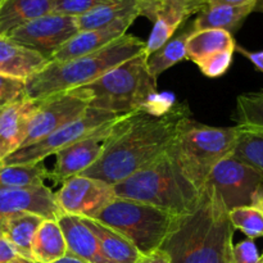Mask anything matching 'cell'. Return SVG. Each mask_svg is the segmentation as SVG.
Returning a JSON list of instances; mask_svg holds the SVG:
<instances>
[{
	"mask_svg": "<svg viewBox=\"0 0 263 263\" xmlns=\"http://www.w3.org/2000/svg\"><path fill=\"white\" fill-rule=\"evenodd\" d=\"M234 51H220V53L207 55L204 58H200L195 62L199 67L200 72L207 77H220L228 72L230 68L231 62H233Z\"/></svg>",
	"mask_w": 263,
	"mask_h": 263,
	"instance_id": "cell-32",
	"label": "cell"
},
{
	"mask_svg": "<svg viewBox=\"0 0 263 263\" xmlns=\"http://www.w3.org/2000/svg\"><path fill=\"white\" fill-rule=\"evenodd\" d=\"M0 236H2V230H0Z\"/></svg>",
	"mask_w": 263,
	"mask_h": 263,
	"instance_id": "cell-45",
	"label": "cell"
},
{
	"mask_svg": "<svg viewBox=\"0 0 263 263\" xmlns=\"http://www.w3.org/2000/svg\"><path fill=\"white\" fill-rule=\"evenodd\" d=\"M234 233L229 211L205 184L198 207L180 217L161 249L171 263H234Z\"/></svg>",
	"mask_w": 263,
	"mask_h": 263,
	"instance_id": "cell-2",
	"label": "cell"
},
{
	"mask_svg": "<svg viewBox=\"0 0 263 263\" xmlns=\"http://www.w3.org/2000/svg\"><path fill=\"white\" fill-rule=\"evenodd\" d=\"M116 197L138 200L176 217L189 215L199 204L202 192L185 176L170 154L113 185Z\"/></svg>",
	"mask_w": 263,
	"mask_h": 263,
	"instance_id": "cell-4",
	"label": "cell"
},
{
	"mask_svg": "<svg viewBox=\"0 0 263 263\" xmlns=\"http://www.w3.org/2000/svg\"><path fill=\"white\" fill-rule=\"evenodd\" d=\"M94 220L125 236L141 256H146L161 249L180 217L146 203L116 197Z\"/></svg>",
	"mask_w": 263,
	"mask_h": 263,
	"instance_id": "cell-7",
	"label": "cell"
},
{
	"mask_svg": "<svg viewBox=\"0 0 263 263\" xmlns=\"http://www.w3.org/2000/svg\"><path fill=\"white\" fill-rule=\"evenodd\" d=\"M239 126L212 127L190 121L181 131L170 154L182 174L202 192L216 164L231 156Z\"/></svg>",
	"mask_w": 263,
	"mask_h": 263,
	"instance_id": "cell-6",
	"label": "cell"
},
{
	"mask_svg": "<svg viewBox=\"0 0 263 263\" xmlns=\"http://www.w3.org/2000/svg\"><path fill=\"white\" fill-rule=\"evenodd\" d=\"M57 222L61 226L69 254L86 263H112L103 254L97 236L81 217L62 215Z\"/></svg>",
	"mask_w": 263,
	"mask_h": 263,
	"instance_id": "cell-18",
	"label": "cell"
},
{
	"mask_svg": "<svg viewBox=\"0 0 263 263\" xmlns=\"http://www.w3.org/2000/svg\"><path fill=\"white\" fill-rule=\"evenodd\" d=\"M37 107V100L25 98L0 110V166L22 146L28 123Z\"/></svg>",
	"mask_w": 263,
	"mask_h": 263,
	"instance_id": "cell-17",
	"label": "cell"
},
{
	"mask_svg": "<svg viewBox=\"0 0 263 263\" xmlns=\"http://www.w3.org/2000/svg\"><path fill=\"white\" fill-rule=\"evenodd\" d=\"M118 117H121V116H116L112 113L103 112V110L89 107L86 112L77 120L72 121L68 125L46 135L45 138L40 139V140L35 141L30 145L22 146L17 152L10 154L3 162L2 166L40 163L48 157L55 156L58 152L63 151L67 146L91 135L92 133H95L100 127Z\"/></svg>",
	"mask_w": 263,
	"mask_h": 263,
	"instance_id": "cell-8",
	"label": "cell"
},
{
	"mask_svg": "<svg viewBox=\"0 0 263 263\" xmlns=\"http://www.w3.org/2000/svg\"><path fill=\"white\" fill-rule=\"evenodd\" d=\"M207 184L217 193L226 210L247 207L263 192V176L252 167L234 157H228L216 164Z\"/></svg>",
	"mask_w": 263,
	"mask_h": 263,
	"instance_id": "cell-9",
	"label": "cell"
},
{
	"mask_svg": "<svg viewBox=\"0 0 263 263\" xmlns=\"http://www.w3.org/2000/svg\"><path fill=\"white\" fill-rule=\"evenodd\" d=\"M97 236L103 254L112 263H138L141 254L125 236L94 218H82Z\"/></svg>",
	"mask_w": 263,
	"mask_h": 263,
	"instance_id": "cell-23",
	"label": "cell"
},
{
	"mask_svg": "<svg viewBox=\"0 0 263 263\" xmlns=\"http://www.w3.org/2000/svg\"><path fill=\"white\" fill-rule=\"evenodd\" d=\"M89 107V97L80 87L39 100V107L28 123L22 146L30 145L77 120Z\"/></svg>",
	"mask_w": 263,
	"mask_h": 263,
	"instance_id": "cell-10",
	"label": "cell"
},
{
	"mask_svg": "<svg viewBox=\"0 0 263 263\" xmlns=\"http://www.w3.org/2000/svg\"><path fill=\"white\" fill-rule=\"evenodd\" d=\"M254 12L262 13V14H263V0H258L256 8H254Z\"/></svg>",
	"mask_w": 263,
	"mask_h": 263,
	"instance_id": "cell-43",
	"label": "cell"
},
{
	"mask_svg": "<svg viewBox=\"0 0 263 263\" xmlns=\"http://www.w3.org/2000/svg\"><path fill=\"white\" fill-rule=\"evenodd\" d=\"M128 15H138V0H113L76 17L80 31L94 30L112 25Z\"/></svg>",
	"mask_w": 263,
	"mask_h": 263,
	"instance_id": "cell-27",
	"label": "cell"
},
{
	"mask_svg": "<svg viewBox=\"0 0 263 263\" xmlns=\"http://www.w3.org/2000/svg\"><path fill=\"white\" fill-rule=\"evenodd\" d=\"M234 229L246 234L248 239L263 238V216L253 205L234 208L229 212Z\"/></svg>",
	"mask_w": 263,
	"mask_h": 263,
	"instance_id": "cell-31",
	"label": "cell"
},
{
	"mask_svg": "<svg viewBox=\"0 0 263 263\" xmlns=\"http://www.w3.org/2000/svg\"><path fill=\"white\" fill-rule=\"evenodd\" d=\"M259 263H263V253H262V256H261V259H259Z\"/></svg>",
	"mask_w": 263,
	"mask_h": 263,
	"instance_id": "cell-44",
	"label": "cell"
},
{
	"mask_svg": "<svg viewBox=\"0 0 263 263\" xmlns=\"http://www.w3.org/2000/svg\"><path fill=\"white\" fill-rule=\"evenodd\" d=\"M51 263H86V262H84L82 259L77 258V257L72 256V254L67 253L66 256L62 257L61 259H58V261H55V262H51Z\"/></svg>",
	"mask_w": 263,
	"mask_h": 263,
	"instance_id": "cell-40",
	"label": "cell"
},
{
	"mask_svg": "<svg viewBox=\"0 0 263 263\" xmlns=\"http://www.w3.org/2000/svg\"><path fill=\"white\" fill-rule=\"evenodd\" d=\"M138 263H171V261H170V257L167 256L166 252L158 249L151 254L141 256Z\"/></svg>",
	"mask_w": 263,
	"mask_h": 263,
	"instance_id": "cell-38",
	"label": "cell"
},
{
	"mask_svg": "<svg viewBox=\"0 0 263 263\" xmlns=\"http://www.w3.org/2000/svg\"><path fill=\"white\" fill-rule=\"evenodd\" d=\"M122 117V116H121ZM118 117V118H121ZM118 118L110 121L91 135L81 139L77 143L67 146L55 154L57 161L53 170H50V180L55 184H62L67 179L76 175H81L90 166L97 162L103 151L104 140L109 135L110 130Z\"/></svg>",
	"mask_w": 263,
	"mask_h": 263,
	"instance_id": "cell-14",
	"label": "cell"
},
{
	"mask_svg": "<svg viewBox=\"0 0 263 263\" xmlns=\"http://www.w3.org/2000/svg\"><path fill=\"white\" fill-rule=\"evenodd\" d=\"M2 3H3V0H0V4H2Z\"/></svg>",
	"mask_w": 263,
	"mask_h": 263,
	"instance_id": "cell-46",
	"label": "cell"
},
{
	"mask_svg": "<svg viewBox=\"0 0 263 263\" xmlns=\"http://www.w3.org/2000/svg\"><path fill=\"white\" fill-rule=\"evenodd\" d=\"M235 50H238L239 53L243 54L246 58H248L249 61L254 64V67L263 73V51H249L238 45H236Z\"/></svg>",
	"mask_w": 263,
	"mask_h": 263,
	"instance_id": "cell-37",
	"label": "cell"
},
{
	"mask_svg": "<svg viewBox=\"0 0 263 263\" xmlns=\"http://www.w3.org/2000/svg\"><path fill=\"white\" fill-rule=\"evenodd\" d=\"M17 257L21 256L13 248L12 244L7 239L0 236V263H10L12 261H14Z\"/></svg>",
	"mask_w": 263,
	"mask_h": 263,
	"instance_id": "cell-36",
	"label": "cell"
},
{
	"mask_svg": "<svg viewBox=\"0 0 263 263\" xmlns=\"http://www.w3.org/2000/svg\"><path fill=\"white\" fill-rule=\"evenodd\" d=\"M190 121L186 103L159 112L146 108L122 116L104 140L99 158L81 175L118 184L168 153Z\"/></svg>",
	"mask_w": 263,
	"mask_h": 263,
	"instance_id": "cell-1",
	"label": "cell"
},
{
	"mask_svg": "<svg viewBox=\"0 0 263 263\" xmlns=\"http://www.w3.org/2000/svg\"><path fill=\"white\" fill-rule=\"evenodd\" d=\"M80 89L89 97L90 108L126 116L151 107L157 95V80L149 72L143 51Z\"/></svg>",
	"mask_w": 263,
	"mask_h": 263,
	"instance_id": "cell-5",
	"label": "cell"
},
{
	"mask_svg": "<svg viewBox=\"0 0 263 263\" xmlns=\"http://www.w3.org/2000/svg\"><path fill=\"white\" fill-rule=\"evenodd\" d=\"M143 51H145V41L126 33L87 55L66 62H49L41 71L26 80V98L39 102L89 85Z\"/></svg>",
	"mask_w": 263,
	"mask_h": 263,
	"instance_id": "cell-3",
	"label": "cell"
},
{
	"mask_svg": "<svg viewBox=\"0 0 263 263\" xmlns=\"http://www.w3.org/2000/svg\"><path fill=\"white\" fill-rule=\"evenodd\" d=\"M207 5H218V4H228V5H241L248 4V3L258 2V0H204Z\"/></svg>",
	"mask_w": 263,
	"mask_h": 263,
	"instance_id": "cell-39",
	"label": "cell"
},
{
	"mask_svg": "<svg viewBox=\"0 0 263 263\" xmlns=\"http://www.w3.org/2000/svg\"><path fill=\"white\" fill-rule=\"evenodd\" d=\"M48 63L41 54L0 35V74L26 81Z\"/></svg>",
	"mask_w": 263,
	"mask_h": 263,
	"instance_id": "cell-19",
	"label": "cell"
},
{
	"mask_svg": "<svg viewBox=\"0 0 263 263\" xmlns=\"http://www.w3.org/2000/svg\"><path fill=\"white\" fill-rule=\"evenodd\" d=\"M257 3L258 2L241 5H207L204 9L198 13L197 18L193 21V28L194 30L218 28V30L228 31L233 35L241 27L248 15L254 12Z\"/></svg>",
	"mask_w": 263,
	"mask_h": 263,
	"instance_id": "cell-20",
	"label": "cell"
},
{
	"mask_svg": "<svg viewBox=\"0 0 263 263\" xmlns=\"http://www.w3.org/2000/svg\"><path fill=\"white\" fill-rule=\"evenodd\" d=\"M236 43L234 36L225 30L203 28L194 30L186 43V59L192 62L199 61L207 55L220 51H235Z\"/></svg>",
	"mask_w": 263,
	"mask_h": 263,
	"instance_id": "cell-25",
	"label": "cell"
},
{
	"mask_svg": "<svg viewBox=\"0 0 263 263\" xmlns=\"http://www.w3.org/2000/svg\"><path fill=\"white\" fill-rule=\"evenodd\" d=\"M43 221L44 218L30 213L7 216L0 218L2 236L12 244L21 257L32 261L31 247L33 236Z\"/></svg>",
	"mask_w": 263,
	"mask_h": 263,
	"instance_id": "cell-22",
	"label": "cell"
},
{
	"mask_svg": "<svg viewBox=\"0 0 263 263\" xmlns=\"http://www.w3.org/2000/svg\"><path fill=\"white\" fill-rule=\"evenodd\" d=\"M239 128L240 131L231 157L254 168L263 176V133L240 126Z\"/></svg>",
	"mask_w": 263,
	"mask_h": 263,
	"instance_id": "cell-29",
	"label": "cell"
},
{
	"mask_svg": "<svg viewBox=\"0 0 263 263\" xmlns=\"http://www.w3.org/2000/svg\"><path fill=\"white\" fill-rule=\"evenodd\" d=\"M109 2H113V0H55L53 12L72 15V17H80L94 8L107 4Z\"/></svg>",
	"mask_w": 263,
	"mask_h": 263,
	"instance_id": "cell-34",
	"label": "cell"
},
{
	"mask_svg": "<svg viewBox=\"0 0 263 263\" xmlns=\"http://www.w3.org/2000/svg\"><path fill=\"white\" fill-rule=\"evenodd\" d=\"M252 205H253L254 208H257V210H258L263 216V192H261L258 195H257V198L254 199L253 204Z\"/></svg>",
	"mask_w": 263,
	"mask_h": 263,
	"instance_id": "cell-41",
	"label": "cell"
},
{
	"mask_svg": "<svg viewBox=\"0 0 263 263\" xmlns=\"http://www.w3.org/2000/svg\"><path fill=\"white\" fill-rule=\"evenodd\" d=\"M55 0H3L0 4V35L53 12Z\"/></svg>",
	"mask_w": 263,
	"mask_h": 263,
	"instance_id": "cell-21",
	"label": "cell"
},
{
	"mask_svg": "<svg viewBox=\"0 0 263 263\" xmlns=\"http://www.w3.org/2000/svg\"><path fill=\"white\" fill-rule=\"evenodd\" d=\"M26 98V81L0 74V110Z\"/></svg>",
	"mask_w": 263,
	"mask_h": 263,
	"instance_id": "cell-33",
	"label": "cell"
},
{
	"mask_svg": "<svg viewBox=\"0 0 263 263\" xmlns=\"http://www.w3.org/2000/svg\"><path fill=\"white\" fill-rule=\"evenodd\" d=\"M205 7L204 0H138L139 17H146L153 23L145 41L146 55L158 50L193 14Z\"/></svg>",
	"mask_w": 263,
	"mask_h": 263,
	"instance_id": "cell-11",
	"label": "cell"
},
{
	"mask_svg": "<svg viewBox=\"0 0 263 263\" xmlns=\"http://www.w3.org/2000/svg\"><path fill=\"white\" fill-rule=\"evenodd\" d=\"M50 170L46 168L43 162L0 166V189L45 185L44 182L50 180Z\"/></svg>",
	"mask_w": 263,
	"mask_h": 263,
	"instance_id": "cell-28",
	"label": "cell"
},
{
	"mask_svg": "<svg viewBox=\"0 0 263 263\" xmlns=\"http://www.w3.org/2000/svg\"><path fill=\"white\" fill-rule=\"evenodd\" d=\"M193 31L194 28L192 22L184 28V31L177 35L175 33L158 50L146 55V66L154 79L157 80L164 71L186 59V43Z\"/></svg>",
	"mask_w": 263,
	"mask_h": 263,
	"instance_id": "cell-26",
	"label": "cell"
},
{
	"mask_svg": "<svg viewBox=\"0 0 263 263\" xmlns=\"http://www.w3.org/2000/svg\"><path fill=\"white\" fill-rule=\"evenodd\" d=\"M79 31L76 17L51 12L14 28L5 36L49 61Z\"/></svg>",
	"mask_w": 263,
	"mask_h": 263,
	"instance_id": "cell-12",
	"label": "cell"
},
{
	"mask_svg": "<svg viewBox=\"0 0 263 263\" xmlns=\"http://www.w3.org/2000/svg\"><path fill=\"white\" fill-rule=\"evenodd\" d=\"M233 258L234 263H259L261 256L254 240L247 239L234 246Z\"/></svg>",
	"mask_w": 263,
	"mask_h": 263,
	"instance_id": "cell-35",
	"label": "cell"
},
{
	"mask_svg": "<svg viewBox=\"0 0 263 263\" xmlns=\"http://www.w3.org/2000/svg\"><path fill=\"white\" fill-rule=\"evenodd\" d=\"M55 198L63 215L94 218L115 199L116 194L113 185L84 175H76L62 182Z\"/></svg>",
	"mask_w": 263,
	"mask_h": 263,
	"instance_id": "cell-13",
	"label": "cell"
},
{
	"mask_svg": "<svg viewBox=\"0 0 263 263\" xmlns=\"http://www.w3.org/2000/svg\"><path fill=\"white\" fill-rule=\"evenodd\" d=\"M22 213L53 221L63 215L57 202L55 193L46 185L0 189V218Z\"/></svg>",
	"mask_w": 263,
	"mask_h": 263,
	"instance_id": "cell-15",
	"label": "cell"
},
{
	"mask_svg": "<svg viewBox=\"0 0 263 263\" xmlns=\"http://www.w3.org/2000/svg\"><path fill=\"white\" fill-rule=\"evenodd\" d=\"M136 18L138 15H128L104 27L79 31L73 37L69 39L63 46H61L55 51L49 62H66L100 50L112 41L126 35V31L135 22Z\"/></svg>",
	"mask_w": 263,
	"mask_h": 263,
	"instance_id": "cell-16",
	"label": "cell"
},
{
	"mask_svg": "<svg viewBox=\"0 0 263 263\" xmlns=\"http://www.w3.org/2000/svg\"><path fill=\"white\" fill-rule=\"evenodd\" d=\"M10 263H37V262L31 261V259H26V258H23V257H17L14 261H12Z\"/></svg>",
	"mask_w": 263,
	"mask_h": 263,
	"instance_id": "cell-42",
	"label": "cell"
},
{
	"mask_svg": "<svg viewBox=\"0 0 263 263\" xmlns=\"http://www.w3.org/2000/svg\"><path fill=\"white\" fill-rule=\"evenodd\" d=\"M235 120L240 127L263 133V90L239 95Z\"/></svg>",
	"mask_w": 263,
	"mask_h": 263,
	"instance_id": "cell-30",
	"label": "cell"
},
{
	"mask_svg": "<svg viewBox=\"0 0 263 263\" xmlns=\"http://www.w3.org/2000/svg\"><path fill=\"white\" fill-rule=\"evenodd\" d=\"M32 261L51 263L68 253L66 239L57 221L44 220L39 226L31 247Z\"/></svg>",
	"mask_w": 263,
	"mask_h": 263,
	"instance_id": "cell-24",
	"label": "cell"
}]
</instances>
